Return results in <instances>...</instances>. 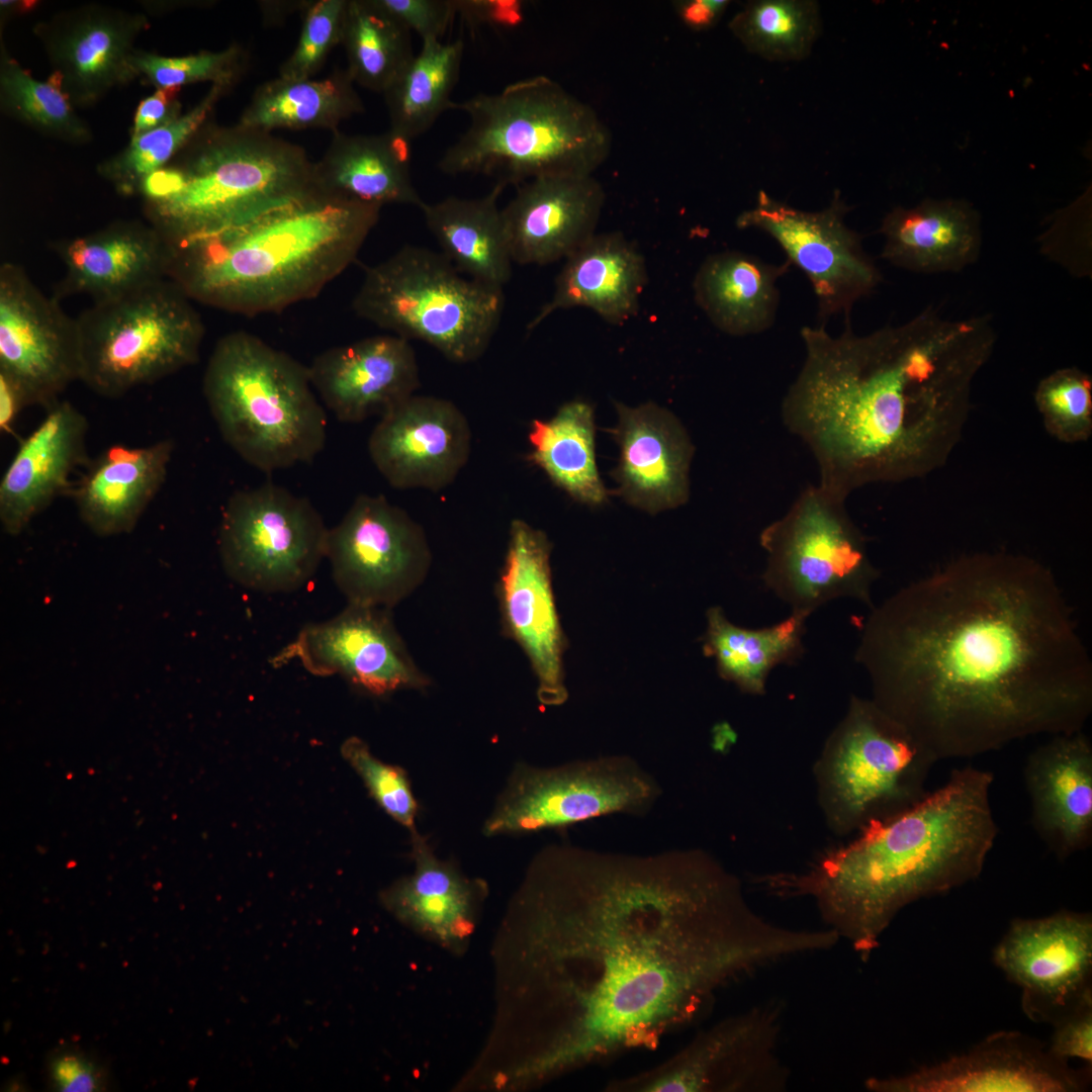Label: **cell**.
<instances>
[{"instance_id": "cell-18", "label": "cell", "mask_w": 1092, "mask_h": 1092, "mask_svg": "<svg viewBox=\"0 0 1092 1092\" xmlns=\"http://www.w3.org/2000/svg\"><path fill=\"white\" fill-rule=\"evenodd\" d=\"M292 662L312 675H338L374 697L431 685L410 654L391 610L378 607L348 604L335 617L303 626L270 659L276 668Z\"/></svg>"}, {"instance_id": "cell-42", "label": "cell", "mask_w": 1092, "mask_h": 1092, "mask_svg": "<svg viewBox=\"0 0 1092 1092\" xmlns=\"http://www.w3.org/2000/svg\"><path fill=\"white\" fill-rule=\"evenodd\" d=\"M415 874L385 897L399 915L437 931L467 929L473 890L454 869L440 860L427 839L411 832Z\"/></svg>"}, {"instance_id": "cell-40", "label": "cell", "mask_w": 1092, "mask_h": 1092, "mask_svg": "<svg viewBox=\"0 0 1092 1092\" xmlns=\"http://www.w3.org/2000/svg\"><path fill=\"white\" fill-rule=\"evenodd\" d=\"M463 52L461 39L422 41L420 53L383 93L389 130L411 142L451 108Z\"/></svg>"}, {"instance_id": "cell-21", "label": "cell", "mask_w": 1092, "mask_h": 1092, "mask_svg": "<svg viewBox=\"0 0 1092 1092\" xmlns=\"http://www.w3.org/2000/svg\"><path fill=\"white\" fill-rule=\"evenodd\" d=\"M551 543L523 520L512 521L505 561L496 584L503 633L529 659L541 705L560 706L568 698L561 627L552 587Z\"/></svg>"}, {"instance_id": "cell-41", "label": "cell", "mask_w": 1092, "mask_h": 1092, "mask_svg": "<svg viewBox=\"0 0 1092 1092\" xmlns=\"http://www.w3.org/2000/svg\"><path fill=\"white\" fill-rule=\"evenodd\" d=\"M410 32L376 0H348L341 44L353 82L383 94L415 57Z\"/></svg>"}, {"instance_id": "cell-4", "label": "cell", "mask_w": 1092, "mask_h": 1092, "mask_svg": "<svg viewBox=\"0 0 1092 1092\" xmlns=\"http://www.w3.org/2000/svg\"><path fill=\"white\" fill-rule=\"evenodd\" d=\"M991 771L967 765L924 799L821 852L807 868L757 877L781 898L804 897L825 927L868 961L906 906L980 877L998 835Z\"/></svg>"}, {"instance_id": "cell-22", "label": "cell", "mask_w": 1092, "mask_h": 1092, "mask_svg": "<svg viewBox=\"0 0 1092 1092\" xmlns=\"http://www.w3.org/2000/svg\"><path fill=\"white\" fill-rule=\"evenodd\" d=\"M148 27L145 13L91 3L60 11L33 31L52 76L75 108H84L139 77L131 59Z\"/></svg>"}, {"instance_id": "cell-27", "label": "cell", "mask_w": 1092, "mask_h": 1092, "mask_svg": "<svg viewBox=\"0 0 1092 1092\" xmlns=\"http://www.w3.org/2000/svg\"><path fill=\"white\" fill-rule=\"evenodd\" d=\"M1022 778L1030 824L1059 860L1092 843V743L1082 731L1057 734L1026 757Z\"/></svg>"}, {"instance_id": "cell-12", "label": "cell", "mask_w": 1092, "mask_h": 1092, "mask_svg": "<svg viewBox=\"0 0 1092 1092\" xmlns=\"http://www.w3.org/2000/svg\"><path fill=\"white\" fill-rule=\"evenodd\" d=\"M845 499L820 484L809 485L759 535L766 554L762 581L793 613L808 618L840 598L875 606L872 589L881 573Z\"/></svg>"}, {"instance_id": "cell-45", "label": "cell", "mask_w": 1092, "mask_h": 1092, "mask_svg": "<svg viewBox=\"0 0 1092 1092\" xmlns=\"http://www.w3.org/2000/svg\"><path fill=\"white\" fill-rule=\"evenodd\" d=\"M229 91L211 85L203 98L173 121L132 136L115 156L101 162L98 174L123 195L139 194L144 181L168 165L207 122L216 103Z\"/></svg>"}, {"instance_id": "cell-52", "label": "cell", "mask_w": 1092, "mask_h": 1092, "mask_svg": "<svg viewBox=\"0 0 1092 1092\" xmlns=\"http://www.w3.org/2000/svg\"><path fill=\"white\" fill-rule=\"evenodd\" d=\"M179 89L160 88L139 103L131 130V138L163 126L181 115V103L177 98Z\"/></svg>"}, {"instance_id": "cell-48", "label": "cell", "mask_w": 1092, "mask_h": 1092, "mask_svg": "<svg viewBox=\"0 0 1092 1092\" xmlns=\"http://www.w3.org/2000/svg\"><path fill=\"white\" fill-rule=\"evenodd\" d=\"M341 754L382 810L410 832L417 830L419 807L405 770L377 758L368 744L356 736L343 742Z\"/></svg>"}, {"instance_id": "cell-55", "label": "cell", "mask_w": 1092, "mask_h": 1092, "mask_svg": "<svg viewBox=\"0 0 1092 1092\" xmlns=\"http://www.w3.org/2000/svg\"><path fill=\"white\" fill-rule=\"evenodd\" d=\"M54 1078L62 1091H92L97 1080L92 1068L76 1057H63L54 1066Z\"/></svg>"}, {"instance_id": "cell-33", "label": "cell", "mask_w": 1092, "mask_h": 1092, "mask_svg": "<svg viewBox=\"0 0 1092 1092\" xmlns=\"http://www.w3.org/2000/svg\"><path fill=\"white\" fill-rule=\"evenodd\" d=\"M880 233L882 258L915 273L962 271L978 260L982 248L979 214L963 200L928 198L913 207H895Z\"/></svg>"}, {"instance_id": "cell-49", "label": "cell", "mask_w": 1092, "mask_h": 1092, "mask_svg": "<svg viewBox=\"0 0 1092 1092\" xmlns=\"http://www.w3.org/2000/svg\"><path fill=\"white\" fill-rule=\"evenodd\" d=\"M348 0L309 1L303 9L298 41L279 69L284 79H310L316 75L333 49L341 44Z\"/></svg>"}, {"instance_id": "cell-46", "label": "cell", "mask_w": 1092, "mask_h": 1092, "mask_svg": "<svg viewBox=\"0 0 1092 1092\" xmlns=\"http://www.w3.org/2000/svg\"><path fill=\"white\" fill-rule=\"evenodd\" d=\"M1034 402L1046 432L1060 442H1086L1092 435V380L1076 367L1060 368L1037 384Z\"/></svg>"}, {"instance_id": "cell-3", "label": "cell", "mask_w": 1092, "mask_h": 1092, "mask_svg": "<svg viewBox=\"0 0 1092 1092\" xmlns=\"http://www.w3.org/2000/svg\"><path fill=\"white\" fill-rule=\"evenodd\" d=\"M805 359L782 402L786 428L812 453L819 483L843 497L867 484L942 467L967 424L973 384L996 334L988 317L911 320L857 335L803 327Z\"/></svg>"}, {"instance_id": "cell-38", "label": "cell", "mask_w": 1092, "mask_h": 1092, "mask_svg": "<svg viewBox=\"0 0 1092 1092\" xmlns=\"http://www.w3.org/2000/svg\"><path fill=\"white\" fill-rule=\"evenodd\" d=\"M364 110L347 70L337 69L320 80L278 77L262 84L238 123L270 132L276 128H325L334 132L342 121Z\"/></svg>"}, {"instance_id": "cell-37", "label": "cell", "mask_w": 1092, "mask_h": 1092, "mask_svg": "<svg viewBox=\"0 0 1092 1092\" xmlns=\"http://www.w3.org/2000/svg\"><path fill=\"white\" fill-rule=\"evenodd\" d=\"M703 651L713 657L719 675L741 692L763 696L769 672L781 664H794L804 654L806 620L791 615L770 627L747 629L730 622L720 607L707 611Z\"/></svg>"}, {"instance_id": "cell-5", "label": "cell", "mask_w": 1092, "mask_h": 1092, "mask_svg": "<svg viewBox=\"0 0 1092 1092\" xmlns=\"http://www.w3.org/2000/svg\"><path fill=\"white\" fill-rule=\"evenodd\" d=\"M380 209L315 189L245 223L171 246L168 278L213 308L280 312L317 296L356 260Z\"/></svg>"}, {"instance_id": "cell-26", "label": "cell", "mask_w": 1092, "mask_h": 1092, "mask_svg": "<svg viewBox=\"0 0 1092 1092\" xmlns=\"http://www.w3.org/2000/svg\"><path fill=\"white\" fill-rule=\"evenodd\" d=\"M604 203V189L593 175L521 184L502 208L513 262L546 265L566 259L596 234Z\"/></svg>"}, {"instance_id": "cell-13", "label": "cell", "mask_w": 1092, "mask_h": 1092, "mask_svg": "<svg viewBox=\"0 0 1092 1092\" xmlns=\"http://www.w3.org/2000/svg\"><path fill=\"white\" fill-rule=\"evenodd\" d=\"M662 794L657 780L628 755L557 766L516 764L483 824L486 836L526 834L603 816H643Z\"/></svg>"}, {"instance_id": "cell-50", "label": "cell", "mask_w": 1092, "mask_h": 1092, "mask_svg": "<svg viewBox=\"0 0 1092 1092\" xmlns=\"http://www.w3.org/2000/svg\"><path fill=\"white\" fill-rule=\"evenodd\" d=\"M385 11L423 40H442L454 16V0H376Z\"/></svg>"}, {"instance_id": "cell-53", "label": "cell", "mask_w": 1092, "mask_h": 1092, "mask_svg": "<svg viewBox=\"0 0 1092 1092\" xmlns=\"http://www.w3.org/2000/svg\"><path fill=\"white\" fill-rule=\"evenodd\" d=\"M456 14L467 22L514 26L522 20L520 1L499 0H457L454 1Z\"/></svg>"}, {"instance_id": "cell-31", "label": "cell", "mask_w": 1092, "mask_h": 1092, "mask_svg": "<svg viewBox=\"0 0 1092 1092\" xmlns=\"http://www.w3.org/2000/svg\"><path fill=\"white\" fill-rule=\"evenodd\" d=\"M173 451L171 439L103 451L70 492L82 522L101 537L130 532L164 485Z\"/></svg>"}, {"instance_id": "cell-11", "label": "cell", "mask_w": 1092, "mask_h": 1092, "mask_svg": "<svg viewBox=\"0 0 1092 1092\" xmlns=\"http://www.w3.org/2000/svg\"><path fill=\"white\" fill-rule=\"evenodd\" d=\"M77 322L80 381L105 397H119L195 364L204 336L192 300L169 278L93 302Z\"/></svg>"}, {"instance_id": "cell-17", "label": "cell", "mask_w": 1092, "mask_h": 1092, "mask_svg": "<svg viewBox=\"0 0 1092 1092\" xmlns=\"http://www.w3.org/2000/svg\"><path fill=\"white\" fill-rule=\"evenodd\" d=\"M849 210L838 190L819 211L798 209L760 190L754 206L736 218L738 229H756L770 236L787 261L805 273L817 299L820 326L835 314L850 316L853 304L870 295L882 279L863 250L860 235L845 224Z\"/></svg>"}, {"instance_id": "cell-35", "label": "cell", "mask_w": 1092, "mask_h": 1092, "mask_svg": "<svg viewBox=\"0 0 1092 1092\" xmlns=\"http://www.w3.org/2000/svg\"><path fill=\"white\" fill-rule=\"evenodd\" d=\"M788 261L767 263L740 251H724L705 259L698 269L694 296L711 323L725 334L743 337L762 333L775 323L779 279Z\"/></svg>"}, {"instance_id": "cell-54", "label": "cell", "mask_w": 1092, "mask_h": 1092, "mask_svg": "<svg viewBox=\"0 0 1092 1092\" xmlns=\"http://www.w3.org/2000/svg\"><path fill=\"white\" fill-rule=\"evenodd\" d=\"M729 4L728 0H682L673 2V7L687 26L702 30L714 26Z\"/></svg>"}, {"instance_id": "cell-1", "label": "cell", "mask_w": 1092, "mask_h": 1092, "mask_svg": "<svg viewBox=\"0 0 1092 1092\" xmlns=\"http://www.w3.org/2000/svg\"><path fill=\"white\" fill-rule=\"evenodd\" d=\"M515 908L535 1082L655 1050L723 989L813 945L808 929L758 914L740 879L700 848L550 844Z\"/></svg>"}, {"instance_id": "cell-32", "label": "cell", "mask_w": 1092, "mask_h": 1092, "mask_svg": "<svg viewBox=\"0 0 1092 1092\" xmlns=\"http://www.w3.org/2000/svg\"><path fill=\"white\" fill-rule=\"evenodd\" d=\"M647 283L643 255L622 233L595 234L565 259L551 299L531 320L533 331L557 310L586 307L606 322L634 316Z\"/></svg>"}, {"instance_id": "cell-56", "label": "cell", "mask_w": 1092, "mask_h": 1092, "mask_svg": "<svg viewBox=\"0 0 1092 1092\" xmlns=\"http://www.w3.org/2000/svg\"><path fill=\"white\" fill-rule=\"evenodd\" d=\"M27 406L18 387L0 374V430L11 433L20 411Z\"/></svg>"}, {"instance_id": "cell-43", "label": "cell", "mask_w": 1092, "mask_h": 1092, "mask_svg": "<svg viewBox=\"0 0 1092 1092\" xmlns=\"http://www.w3.org/2000/svg\"><path fill=\"white\" fill-rule=\"evenodd\" d=\"M0 107L6 115L44 135L75 145L92 141L90 126L51 75L39 81L24 69L1 43Z\"/></svg>"}, {"instance_id": "cell-8", "label": "cell", "mask_w": 1092, "mask_h": 1092, "mask_svg": "<svg viewBox=\"0 0 1092 1092\" xmlns=\"http://www.w3.org/2000/svg\"><path fill=\"white\" fill-rule=\"evenodd\" d=\"M202 389L224 442L257 469L309 463L326 445L327 416L308 367L252 333L216 342Z\"/></svg>"}, {"instance_id": "cell-19", "label": "cell", "mask_w": 1092, "mask_h": 1092, "mask_svg": "<svg viewBox=\"0 0 1092 1092\" xmlns=\"http://www.w3.org/2000/svg\"><path fill=\"white\" fill-rule=\"evenodd\" d=\"M993 962L1021 989L1023 1012L1055 1024L1092 1003V917L1061 910L1015 918L993 950Z\"/></svg>"}, {"instance_id": "cell-39", "label": "cell", "mask_w": 1092, "mask_h": 1092, "mask_svg": "<svg viewBox=\"0 0 1092 1092\" xmlns=\"http://www.w3.org/2000/svg\"><path fill=\"white\" fill-rule=\"evenodd\" d=\"M528 459L574 500L598 506L608 499L596 463L593 406L581 399L562 404L548 420H533Z\"/></svg>"}, {"instance_id": "cell-23", "label": "cell", "mask_w": 1092, "mask_h": 1092, "mask_svg": "<svg viewBox=\"0 0 1092 1092\" xmlns=\"http://www.w3.org/2000/svg\"><path fill=\"white\" fill-rule=\"evenodd\" d=\"M1039 1040L998 1031L969 1052L901 1076L870 1078L874 1092H1076L1086 1090L1091 1067L1073 1069Z\"/></svg>"}, {"instance_id": "cell-30", "label": "cell", "mask_w": 1092, "mask_h": 1092, "mask_svg": "<svg viewBox=\"0 0 1092 1092\" xmlns=\"http://www.w3.org/2000/svg\"><path fill=\"white\" fill-rule=\"evenodd\" d=\"M54 250L65 273L55 287L62 299L85 294L93 302L109 300L168 278L171 245L151 224L117 220L59 241Z\"/></svg>"}, {"instance_id": "cell-14", "label": "cell", "mask_w": 1092, "mask_h": 1092, "mask_svg": "<svg viewBox=\"0 0 1092 1092\" xmlns=\"http://www.w3.org/2000/svg\"><path fill=\"white\" fill-rule=\"evenodd\" d=\"M327 528L305 497L272 482L240 489L221 515L218 551L225 573L263 594L297 590L326 558Z\"/></svg>"}, {"instance_id": "cell-25", "label": "cell", "mask_w": 1092, "mask_h": 1092, "mask_svg": "<svg viewBox=\"0 0 1092 1092\" xmlns=\"http://www.w3.org/2000/svg\"><path fill=\"white\" fill-rule=\"evenodd\" d=\"M307 367L325 406L344 423L381 418L420 387L415 351L410 341L395 335L327 349Z\"/></svg>"}, {"instance_id": "cell-28", "label": "cell", "mask_w": 1092, "mask_h": 1092, "mask_svg": "<svg viewBox=\"0 0 1092 1092\" xmlns=\"http://www.w3.org/2000/svg\"><path fill=\"white\" fill-rule=\"evenodd\" d=\"M88 420L68 400L48 408L42 421L23 438L0 481V521L9 535L61 495L71 492V476L87 461Z\"/></svg>"}, {"instance_id": "cell-10", "label": "cell", "mask_w": 1092, "mask_h": 1092, "mask_svg": "<svg viewBox=\"0 0 1092 1092\" xmlns=\"http://www.w3.org/2000/svg\"><path fill=\"white\" fill-rule=\"evenodd\" d=\"M937 761L872 698L851 696L813 767L828 829L856 834L911 808L929 793L926 782Z\"/></svg>"}, {"instance_id": "cell-47", "label": "cell", "mask_w": 1092, "mask_h": 1092, "mask_svg": "<svg viewBox=\"0 0 1092 1092\" xmlns=\"http://www.w3.org/2000/svg\"><path fill=\"white\" fill-rule=\"evenodd\" d=\"M131 63L139 77L144 76L156 89H179L197 82H209L230 90L243 75L248 54L237 43L218 52L204 51L182 57H164L136 50Z\"/></svg>"}, {"instance_id": "cell-29", "label": "cell", "mask_w": 1092, "mask_h": 1092, "mask_svg": "<svg viewBox=\"0 0 1092 1092\" xmlns=\"http://www.w3.org/2000/svg\"><path fill=\"white\" fill-rule=\"evenodd\" d=\"M615 405L619 422L610 432L620 447L612 472L616 493L650 514L685 504L694 446L681 424L652 402Z\"/></svg>"}, {"instance_id": "cell-44", "label": "cell", "mask_w": 1092, "mask_h": 1092, "mask_svg": "<svg viewBox=\"0 0 1092 1092\" xmlns=\"http://www.w3.org/2000/svg\"><path fill=\"white\" fill-rule=\"evenodd\" d=\"M819 6L810 0L748 1L728 27L752 54L776 62L806 58L819 35Z\"/></svg>"}, {"instance_id": "cell-6", "label": "cell", "mask_w": 1092, "mask_h": 1092, "mask_svg": "<svg viewBox=\"0 0 1092 1092\" xmlns=\"http://www.w3.org/2000/svg\"><path fill=\"white\" fill-rule=\"evenodd\" d=\"M314 162L270 131L207 121L140 195L151 223L176 246L245 223L313 190Z\"/></svg>"}, {"instance_id": "cell-51", "label": "cell", "mask_w": 1092, "mask_h": 1092, "mask_svg": "<svg viewBox=\"0 0 1092 1092\" xmlns=\"http://www.w3.org/2000/svg\"><path fill=\"white\" fill-rule=\"evenodd\" d=\"M1048 1051L1056 1058L1069 1062L1081 1059L1092 1064V1003L1062 1018L1055 1024Z\"/></svg>"}, {"instance_id": "cell-24", "label": "cell", "mask_w": 1092, "mask_h": 1092, "mask_svg": "<svg viewBox=\"0 0 1092 1092\" xmlns=\"http://www.w3.org/2000/svg\"><path fill=\"white\" fill-rule=\"evenodd\" d=\"M471 430L450 400L412 395L382 416L368 440L370 458L394 488L438 491L466 465Z\"/></svg>"}, {"instance_id": "cell-9", "label": "cell", "mask_w": 1092, "mask_h": 1092, "mask_svg": "<svg viewBox=\"0 0 1092 1092\" xmlns=\"http://www.w3.org/2000/svg\"><path fill=\"white\" fill-rule=\"evenodd\" d=\"M352 308L392 335L469 363L498 328L504 293L461 274L442 253L405 246L366 269Z\"/></svg>"}, {"instance_id": "cell-7", "label": "cell", "mask_w": 1092, "mask_h": 1092, "mask_svg": "<svg viewBox=\"0 0 1092 1092\" xmlns=\"http://www.w3.org/2000/svg\"><path fill=\"white\" fill-rule=\"evenodd\" d=\"M450 109L467 130L438 161L447 175L483 174L504 186L548 176H590L607 160L611 132L597 111L558 82L534 76Z\"/></svg>"}, {"instance_id": "cell-34", "label": "cell", "mask_w": 1092, "mask_h": 1092, "mask_svg": "<svg viewBox=\"0 0 1092 1092\" xmlns=\"http://www.w3.org/2000/svg\"><path fill=\"white\" fill-rule=\"evenodd\" d=\"M408 141L387 130L378 134L333 132L329 148L314 162L321 192L382 207L424 201L413 184Z\"/></svg>"}, {"instance_id": "cell-2", "label": "cell", "mask_w": 1092, "mask_h": 1092, "mask_svg": "<svg viewBox=\"0 0 1092 1092\" xmlns=\"http://www.w3.org/2000/svg\"><path fill=\"white\" fill-rule=\"evenodd\" d=\"M855 660L872 699L937 760L1073 733L1092 661L1052 570L1007 552L960 556L871 609Z\"/></svg>"}, {"instance_id": "cell-36", "label": "cell", "mask_w": 1092, "mask_h": 1092, "mask_svg": "<svg viewBox=\"0 0 1092 1092\" xmlns=\"http://www.w3.org/2000/svg\"><path fill=\"white\" fill-rule=\"evenodd\" d=\"M505 188L495 183L478 198L449 196L420 207L452 265L468 278L499 290L510 281L514 263L497 205Z\"/></svg>"}, {"instance_id": "cell-16", "label": "cell", "mask_w": 1092, "mask_h": 1092, "mask_svg": "<svg viewBox=\"0 0 1092 1092\" xmlns=\"http://www.w3.org/2000/svg\"><path fill=\"white\" fill-rule=\"evenodd\" d=\"M326 559L348 604L391 610L425 580L432 553L425 531L382 495H358L329 529Z\"/></svg>"}, {"instance_id": "cell-20", "label": "cell", "mask_w": 1092, "mask_h": 1092, "mask_svg": "<svg viewBox=\"0 0 1092 1092\" xmlns=\"http://www.w3.org/2000/svg\"><path fill=\"white\" fill-rule=\"evenodd\" d=\"M0 374L18 387L26 405L47 408L81 374L77 317L12 262L0 267Z\"/></svg>"}, {"instance_id": "cell-15", "label": "cell", "mask_w": 1092, "mask_h": 1092, "mask_svg": "<svg viewBox=\"0 0 1092 1092\" xmlns=\"http://www.w3.org/2000/svg\"><path fill=\"white\" fill-rule=\"evenodd\" d=\"M782 1007L768 1003L698 1032L664 1062L610 1080L607 1092H782L790 1072L779 1054Z\"/></svg>"}]
</instances>
